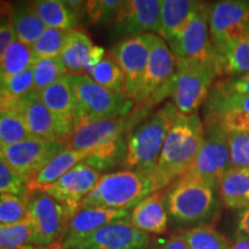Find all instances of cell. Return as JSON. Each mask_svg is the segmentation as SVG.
<instances>
[{
    "instance_id": "1",
    "label": "cell",
    "mask_w": 249,
    "mask_h": 249,
    "mask_svg": "<svg viewBox=\"0 0 249 249\" xmlns=\"http://www.w3.org/2000/svg\"><path fill=\"white\" fill-rule=\"evenodd\" d=\"M203 134L204 124L197 113L179 114L151 176L154 193L171 186L188 172L201 149Z\"/></svg>"
},
{
    "instance_id": "2",
    "label": "cell",
    "mask_w": 249,
    "mask_h": 249,
    "mask_svg": "<svg viewBox=\"0 0 249 249\" xmlns=\"http://www.w3.org/2000/svg\"><path fill=\"white\" fill-rule=\"evenodd\" d=\"M179 114L173 103L169 102L141 121L127 136V151L121 166L151 177L167 134Z\"/></svg>"
},
{
    "instance_id": "3",
    "label": "cell",
    "mask_w": 249,
    "mask_h": 249,
    "mask_svg": "<svg viewBox=\"0 0 249 249\" xmlns=\"http://www.w3.org/2000/svg\"><path fill=\"white\" fill-rule=\"evenodd\" d=\"M152 193L151 177L138 171L121 170L103 174L81 207L130 211Z\"/></svg>"
},
{
    "instance_id": "4",
    "label": "cell",
    "mask_w": 249,
    "mask_h": 249,
    "mask_svg": "<svg viewBox=\"0 0 249 249\" xmlns=\"http://www.w3.org/2000/svg\"><path fill=\"white\" fill-rule=\"evenodd\" d=\"M71 81L75 97V128L95 121L128 116L135 108V103L124 93L103 88L87 74L71 75Z\"/></svg>"
},
{
    "instance_id": "5",
    "label": "cell",
    "mask_w": 249,
    "mask_h": 249,
    "mask_svg": "<svg viewBox=\"0 0 249 249\" xmlns=\"http://www.w3.org/2000/svg\"><path fill=\"white\" fill-rule=\"evenodd\" d=\"M216 191L210 183L185 174L164 195L167 213L176 222L182 224L208 220L217 208Z\"/></svg>"
},
{
    "instance_id": "6",
    "label": "cell",
    "mask_w": 249,
    "mask_h": 249,
    "mask_svg": "<svg viewBox=\"0 0 249 249\" xmlns=\"http://www.w3.org/2000/svg\"><path fill=\"white\" fill-rule=\"evenodd\" d=\"M176 61L177 70L171 92L173 104L180 114H195L204 105L218 77L217 68L214 65L203 62Z\"/></svg>"
},
{
    "instance_id": "7",
    "label": "cell",
    "mask_w": 249,
    "mask_h": 249,
    "mask_svg": "<svg viewBox=\"0 0 249 249\" xmlns=\"http://www.w3.org/2000/svg\"><path fill=\"white\" fill-rule=\"evenodd\" d=\"M24 197L34 246L46 247L61 241L71 218L66 208L43 189L27 191Z\"/></svg>"
},
{
    "instance_id": "8",
    "label": "cell",
    "mask_w": 249,
    "mask_h": 249,
    "mask_svg": "<svg viewBox=\"0 0 249 249\" xmlns=\"http://www.w3.org/2000/svg\"><path fill=\"white\" fill-rule=\"evenodd\" d=\"M176 70L177 61L169 44L154 34L147 70L135 107L152 108L171 96Z\"/></svg>"
},
{
    "instance_id": "9",
    "label": "cell",
    "mask_w": 249,
    "mask_h": 249,
    "mask_svg": "<svg viewBox=\"0 0 249 249\" xmlns=\"http://www.w3.org/2000/svg\"><path fill=\"white\" fill-rule=\"evenodd\" d=\"M150 107H135L124 117L111 118L76 127L65 142V147L73 150H92L121 138H127L138 124L149 116Z\"/></svg>"
},
{
    "instance_id": "10",
    "label": "cell",
    "mask_w": 249,
    "mask_h": 249,
    "mask_svg": "<svg viewBox=\"0 0 249 249\" xmlns=\"http://www.w3.org/2000/svg\"><path fill=\"white\" fill-rule=\"evenodd\" d=\"M209 8L201 2L194 17L176 38L167 43L176 60H188L214 65L217 60L209 30Z\"/></svg>"
},
{
    "instance_id": "11",
    "label": "cell",
    "mask_w": 249,
    "mask_h": 249,
    "mask_svg": "<svg viewBox=\"0 0 249 249\" xmlns=\"http://www.w3.org/2000/svg\"><path fill=\"white\" fill-rule=\"evenodd\" d=\"M203 124V142L197 157L186 174L217 188L222 177L231 169L227 134L214 124Z\"/></svg>"
},
{
    "instance_id": "12",
    "label": "cell",
    "mask_w": 249,
    "mask_h": 249,
    "mask_svg": "<svg viewBox=\"0 0 249 249\" xmlns=\"http://www.w3.org/2000/svg\"><path fill=\"white\" fill-rule=\"evenodd\" d=\"M249 28V1L223 0L210 5L209 30L216 60Z\"/></svg>"
},
{
    "instance_id": "13",
    "label": "cell",
    "mask_w": 249,
    "mask_h": 249,
    "mask_svg": "<svg viewBox=\"0 0 249 249\" xmlns=\"http://www.w3.org/2000/svg\"><path fill=\"white\" fill-rule=\"evenodd\" d=\"M65 148V143L61 141L30 138L15 144L0 147V160L29 182L53 156Z\"/></svg>"
},
{
    "instance_id": "14",
    "label": "cell",
    "mask_w": 249,
    "mask_h": 249,
    "mask_svg": "<svg viewBox=\"0 0 249 249\" xmlns=\"http://www.w3.org/2000/svg\"><path fill=\"white\" fill-rule=\"evenodd\" d=\"M152 35L154 34H144L124 38L112 46L108 52L123 71L124 95L134 103L138 101L147 70Z\"/></svg>"
},
{
    "instance_id": "15",
    "label": "cell",
    "mask_w": 249,
    "mask_h": 249,
    "mask_svg": "<svg viewBox=\"0 0 249 249\" xmlns=\"http://www.w3.org/2000/svg\"><path fill=\"white\" fill-rule=\"evenodd\" d=\"M203 124H214L224 132H249V96L226 92L213 86L204 103Z\"/></svg>"
},
{
    "instance_id": "16",
    "label": "cell",
    "mask_w": 249,
    "mask_h": 249,
    "mask_svg": "<svg viewBox=\"0 0 249 249\" xmlns=\"http://www.w3.org/2000/svg\"><path fill=\"white\" fill-rule=\"evenodd\" d=\"M160 0H127L123 1L112 22L113 38H128L144 34L160 33Z\"/></svg>"
},
{
    "instance_id": "17",
    "label": "cell",
    "mask_w": 249,
    "mask_h": 249,
    "mask_svg": "<svg viewBox=\"0 0 249 249\" xmlns=\"http://www.w3.org/2000/svg\"><path fill=\"white\" fill-rule=\"evenodd\" d=\"M101 173L85 161L79 163L57 181L40 188L58 200L73 217L81 208L82 201L92 191L101 178Z\"/></svg>"
},
{
    "instance_id": "18",
    "label": "cell",
    "mask_w": 249,
    "mask_h": 249,
    "mask_svg": "<svg viewBox=\"0 0 249 249\" xmlns=\"http://www.w3.org/2000/svg\"><path fill=\"white\" fill-rule=\"evenodd\" d=\"M128 217L101 227L75 249H148L150 235L134 227Z\"/></svg>"
},
{
    "instance_id": "19",
    "label": "cell",
    "mask_w": 249,
    "mask_h": 249,
    "mask_svg": "<svg viewBox=\"0 0 249 249\" xmlns=\"http://www.w3.org/2000/svg\"><path fill=\"white\" fill-rule=\"evenodd\" d=\"M130 211L81 207L71 218L61 244L64 249H75L81 242L108 223L124 219Z\"/></svg>"
},
{
    "instance_id": "20",
    "label": "cell",
    "mask_w": 249,
    "mask_h": 249,
    "mask_svg": "<svg viewBox=\"0 0 249 249\" xmlns=\"http://www.w3.org/2000/svg\"><path fill=\"white\" fill-rule=\"evenodd\" d=\"M31 138L42 140H55L65 143L60 124L51 111L40 101L38 91H33L24 96L15 105Z\"/></svg>"
},
{
    "instance_id": "21",
    "label": "cell",
    "mask_w": 249,
    "mask_h": 249,
    "mask_svg": "<svg viewBox=\"0 0 249 249\" xmlns=\"http://www.w3.org/2000/svg\"><path fill=\"white\" fill-rule=\"evenodd\" d=\"M40 101L58 120L64 135L65 142L75 129L74 112H75V97L71 87V74H66L53 85L38 91Z\"/></svg>"
},
{
    "instance_id": "22",
    "label": "cell",
    "mask_w": 249,
    "mask_h": 249,
    "mask_svg": "<svg viewBox=\"0 0 249 249\" xmlns=\"http://www.w3.org/2000/svg\"><path fill=\"white\" fill-rule=\"evenodd\" d=\"M129 222L134 227L148 234H163L169 226V213L164 195L152 193L140 202L129 213Z\"/></svg>"
},
{
    "instance_id": "23",
    "label": "cell",
    "mask_w": 249,
    "mask_h": 249,
    "mask_svg": "<svg viewBox=\"0 0 249 249\" xmlns=\"http://www.w3.org/2000/svg\"><path fill=\"white\" fill-rule=\"evenodd\" d=\"M201 2L194 0H161L160 28L158 36L166 43H170L180 35L194 17Z\"/></svg>"
},
{
    "instance_id": "24",
    "label": "cell",
    "mask_w": 249,
    "mask_h": 249,
    "mask_svg": "<svg viewBox=\"0 0 249 249\" xmlns=\"http://www.w3.org/2000/svg\"><path fill=\"white\" fill-rule=\"evenodd\" d=\"M90 155V150H73L65 148L50 160L44 167L28 182L27 191L40 189L52 185L64 174L73 169L75 165L82 163Z\"/></svg>"
},
{
    "instance_id": "25",
    "label": "cell",
    "mask_w": 249,
    "mask_h": 249,
    "mask_svg": "<svg viewBox=\"0 0 249 249\" xmlns=\"http://www.w3.org/2000/svg\"><path fill=\"white\" fill-rule=\"evenodd\" d=\"M9 17L17 40L26 45H34L46 29L34 8L33 1L11 2Z\"/></svg>"
},
{
    "instance_id": "26",
    "label": "cell",
    "mask_w": 249,
    "mask_h": 249,
    "mask_svg": "<svg viewBox=\"0 0 249 249\" xmlns=\"http://www.w3.org/2000/svg\"><path fill=\"white\" fill-rule=\"evenodd\" d=\"M90 37L82 30L68 31L65 44L60 52V60L71 75H83L89 61L90 52L93 48Z\"/></svg>"
},
{
    "instance_id": "27",
    "label": "cell",
    "mask_w": 249,
    "mask_h": 249,
    "mask_svg": "<svg viewBox=\"0 0 249 249\" xmlns=\"http://www.w3.org/2000/svg\"><path fill=\"white\" fill-rule=\"evenodd\" d=\"M218 193L227 209L249 208V172L248 170L230 169L218 182Z\"/></svg>"
},
{
    "instance_id": "28",
    "label": "cell",
    "mask_w": 249,
    "mask_h": 249,
    "mask_svg": "<svg viewBox=\"0 0 249 249\" xmlns=\"http://www.w3.org/2000/svg\"><path fill=\"white\" fill-rule=\"evenodd\" d=\"M33 6L46 28L71 31L75 29L80 20V12L60 0H37Z\"/></svg>"
},
{
    "instance_id": "29",
    "label": "cell",
    "mask_w": 249,
    "mask_h": 249,
    "mask_svg": "<svg viewBox=\"0 0 249 249\" xmlns=\"http://www.w3.org/2000/svg\"><path fill=\"white\" fill-rule=\"evenodd\" d=\"M218 77L241 75L249 71V28L217 58Z\"/></svg>"
},
{
    "instance_id": "30",
    "label": "cell",
    "mask_w": 249,
    "mask_h": 249,
    "mask_svg": "<svg viewBox=\"0 0 249 249\" xmlns=\"http://www.w3.org/2000/svg\"><path fill=\"white\" fill-rule=\"evenodd\" d=\"M35 61L31 46L14 40L0 59V82L22 73Z\"/></svg>"
},
{
    "instance_id": "31",
    "label": "cell",
    "mask_w": 249,
    "mask_h": 249,
    "mask_svg": "<svg viewBox=\"0 0 249 249\" xmlns=\"http://www.w3.org/2000/svg\"><path fill=\"white\" fill-rule=\"evenodd\" d=\"M126 139L121 138L107 145L92 149L85 163L99 173L101 171H108L117 167L118 165H123L127 151Z\"/></svg>"
},
{
    "instance_id": "32",
    "label": "cell",
    "mask_w": 249,
    "mask_h": 249,
    "mask_svg": "<svg viewBox=\"0 0 249 249\" xmlns=\"http://www.w3.org/2000/svg\"><path fill=\"white\" fill-rule=\"evenodd\" d=\"M88 76L103 88L116 93H124V77L118 62L107 54L92 68Z\"/></svg>"
},
{
    "instance_id": "33",
    "label": "cell",
    "mask_w": 249,
    "mask_h": 249,
    "mask_svg": "<svg viewBox=\"0 0 249 249\" xmlns=\"http://www.w3.org/2000/svg\"><path fill=\"white\" fill-rule=\"evenodd\" d=\"M26 124L17 107L0 112V147L15 144L30 139Z\"/></svg>"
},
{
    "instance_id": "34",
    "label": "cell",
    "mask_w": 249,
    "mask_h": 249,
    "mask_svg": "<svg viewBox=\"0 0 249 249\" xmlns=\"http://www.w3.org/2000/svg\"><path fill=\"white\" fill-rule=\"evenodd\" d=\"M181 235L189 249H229L230 247L225 236L209 225L193 227Z\"/></svg>"
},
{
    "instance_id": "35",
    "label": "cell",
    "mask_w": 249,
    "mask_h": 249,
    "mask_svg": "<svg viewBox=\"0 0 249 249\" xmlns=\"http://www.w3.org/2000/svg\"><path fill=\"white\" fill-rule=\"evenodd\" d=\"M67 71L59 57L38 59L33 65L34 90H43L66 75Z\"/></svg>"
},
{
    "instance_id": "36",
    "label": "cell",
    "mask_w": 249,
    "mask_h": 249,
    "mask_svg": "<svg viewBox=\"0 0 249 249\" xmlns=\"http://www.w3.org/2000/svg\"><path fill=\"white\" fill-rule=\"evenodd\" d=\"M68 31L46 28L38 39L31 45L36 60L44 58H54L60 55Z\"/></svg>"
},
{
    "instance_id": "37",
    "label": "cell",
    "mask_w": 249,
    "mask_h": 249,
    "mask_svg": "<svg viewBox=\"0 0 249 249\" xmlns=\"http://www.w3.org/2000/svg\"><path fill=\"white\" fill-rule=\"evenodd\" d=\"M26 220L28 209L24 195H0V225H14Z\"/></svg>"
},
{
    "instance_id": "38",
    "label": "cell",
    "mask_w": 249,
    "mask_h": 249,
    "mask_svg": "<svg viewBox=\"0 0 249 249\" xmlns=\"http://www.w3.org/2000/svg\"><path fill=\"white\" fill-rule=\"evenodd\" d=\"M34 246L33 230L28 220L14 225H0V248Z\"/></svg>"
},
{
    "instance_id": "39",
    "label": "cell",
    "mask_w": 249,
    "mask_h": 249,
    "mask_svg": "<svg viewBox=\"0 0 249 249\" xmlns=\"http://www.w3.org/2000/svg\"><path fill=\"white\" fill-rule=\"evenodd\" d=\"M1 83L4 91L7 96L9 104L12 107H15L18 102L22 99L24 96L34 90V76H33V66L28 68L22 73L18 74L4 80Z\"/></svg>"
},
{
    "instance_id": "40",
    "label": "cell",
    "mask_w": 249,
    "mask_h": 249,
    "mask_svg": "<svg viewBox=\"0 0 249 249\" xmlns=\"http://www.w3.org/2000/svg\"><path fill=\"white\" fill-rule=\"evenodd\" d=\"M227 134L231 169H249V132H232Z\"/></svg>"
},
{
    "instance_id": "41",
    "label": "cell",
    "mask_w": 249,
    "mask_h": 249,
    "mask_svg": "<svg viewBox=\"0 0 249 249\" xmlns=\"http://www.w3.org/2000/svg\"><path fill=\"white\" fill-rule=\"evenodd\" d=\"M123 1L119 0H90L86 1L85 9L89 21L95 24H110L119 11Z\"/></svg>"
},
{
    "instance_id": "42",
    "label": "cell",
    "mask_w": 249,
    "mask_h": 249,
    "mask_svg": "<svg viewBox=\"0 0 249 249\" xmlns=\"http://www.w3.org/2000/svg\"><path fill=\"white\" fill-rule=\"evenodd\" d=\"M27 185L28 182L22 177L18 176L0 160V195H24L27 193Z\"/></svg>"
},
{
    "instance_id": "43",
    "label": "cell",
    "mask_w": 249,
    "mask_h": 249,
    "mask_svg": "<svg viewBox=\"0 0 249 249\" xmlns=\"http://www.w3.org/2000/svg\"><path fill=\"white\" fill-rule=\"evenodd\" d=\"M213 86L223 91L249 96V71L241 75L223 77L216 81Z\"/></svg>"
},
{
    "instance_id": "44",
    "label": "cell",
    "mask_w": 249,
    "mask_h": 249,
    "mask_svg": "<svg viewBox=\"0 0 249 249\" xmlns=\"http://www.w3.org/2000/svg\"><path fill=\"white\" fill-rule=\"evenodd\" d=\"M11 5V4H9ZM17 40V36H15L13 26H12L11 17H9V8L1 14L0 17V59H1L2 54L12 43Z\"/></svg>"
},
{
    "instance_id": "45",
    "label": "cell",
    "mask_w": 249,
    "mask_h": 249,
    "mask_svg": "<svg viewBox=\"0 0 249 249\" xmlns=\"http://www.w3.org/2000/svg\"><path fill=\"white\" fill-rule=\"evenodd\" d=\"M154 249H189L182 235H172L167 240L157 245Z\"/></svg>"
},
{
    "instance_id": "46",
    "label": "cell",
    "mask_w": 249,
    "mask_h": 249,
    "mask_svg": "<svg viewBox=\"0 0 249 249\" xmlns=\"http://www.w3.org/2000/svg\"><path fill=\"white\" fill-rule=\"evenodd\" d=\"M105 57V50L101 48V46H93L91 52H90V57H89V61L88 64H87V67H86V73L87 75L91 71V70L93 67L96 66V65L98 64L99 61L102 60L103 58Z\"/></svg>"
},
{
    "instance_id": "47",
    "label": "cell",
    "mask_w": 249,
    "mask_h": 249,
    "mask_svg": "<svg viewBox=\"0 0 249 249\" xmlns=\"http://www.w3.org/2000/svg\"><path fill=\"white\" fill-rule=\"evenodd\" d=\"M239 232L249 238V208L242 210L238 220Z\"/></svg>"
},
{
    "instance_id": "48",
    "label": "cell",
    "mask_w": 249,
    "mask_h": 249,
    "mask_svg": "<svg viewBox=\"0 0 249 249\" xmlns=\"http://www.w3.org/2000/svg\"><path fill=\"white\" fill-rule=\"evenodd\" d=\"M229 249H249V238L240 232L236 233L234 240L230 244Z\"/></svg>"
},
{
    "instance_id": "49",
    "label": "cell",
    "mask_w": 249,
    "mask_h": 249,
    "mask_svg": "<svg viewBox=\"0 0 249 249\" xmlns=\"http://www.w3.org/2000/svg\"><path fill=\"white\" fill-rule=\"evenodd\" d=\"M11 107L12 105L9 104V101L4 91V88H2L1 83H0V112L6 110V108H11Z\"/></svg>"
},
{
    "instance_id": "50",
    "label": "cell",
    "mask_w": 249,
    "mask_h": 249,
    "mask_svg": "<svg viewBox=\"0 0 249 249\" xmlns=\"http://www.w3.org/2000/svg\"><path fill=\"white\" fill-rule=\"evenodd\" d=\"M22 249H64L62 247L61 241H57L54 244L46 246V247H38V246H26V247H22Z\"/></svg>"
},
{
    "instance_id": "51",
    "label": "cell",
    "mask_w": 249,
    "mask_h": 249,
    "mask_svg": "<svg viewBox=\"0 0 249 249\" xmlns=\"http://www.w3.org/2000/svg\"><path fill=\"white\" fill-rule=\"evenodd\" d=\"M9 4H11V2L0 1V17H1V14H4L5 12L9 8Z\"/></svg>"
},
{
    "instance_id": "52",
    "label": "cell",
    "mask_w": 249,
    "mask_h": 249,
    "mask_svg": "<svg viewBox=\"0 0 249 249\" xmlns=\"http://www.w3.org/2000/svg\"><path fill=\"white\" fill-rule=\"evenodd\" d=\"M0 249H9V248H0ZM13 249H22V247H20V248H13Z\"/></svg>"
},
{
    "instance_id": "53",
    "label": "cell",
    "mask_w": 249,
    "mask_h": 249,
    "mask_svg": "<svg viewBox=\"0 0 249 249\" xmlns=\"http://www.w3.org/2000/svg\"><path fill=\"white\" fill-rule=\"evenodd\" d=\"M248 172H249V169H248Z\"/></svg>"
}]
</instances>
